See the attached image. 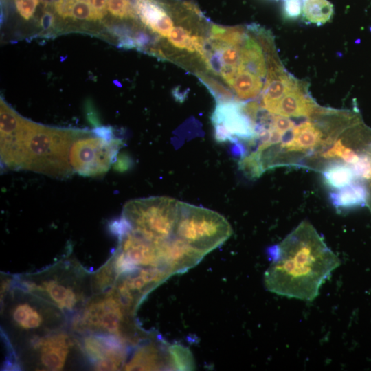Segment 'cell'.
<instances>
[{
    "mask_svg": "<svg viewBox=\"0 0 371 371\" xmlns=\"http://www.w3.org/2000/svg\"><path fill=\"white\" fill-rule=\"evenodd\" d=\"M271 263L264 273L267 289L279 295L312 301L340 265L337 256L315 227L302 221L268 250Z\"/></svg>",
    "mask_w": 371,
    "mask_h": 371,
    "instance_id": "obj_1",
    "label": "cell"
},
{
    "mask_svg": "<svg viewBox=\"0 0 371 371\" xmlns=\"http://www.w3.org/2000/svg\"><path fill=\"white\" fill-rule=\"evenodd\" d=\"M95 295L74 317L71 326L74 330L115 335L129 346L148 339L147 333L135 322V313L122 302L113 287Z\"/></svg>",
    "mask_w": 371,
    "mask_h": 371,
    "instance_id": "obj_3",
    "label": "cell"
},
{
    "mask_svg": "<svg viewBox=\"0 0 371 371\" xmlns=\"http://www.w3.org/2000/svg\"><path fill=\"white\" fill-rule=\"evenodd\" d=\"M28 345L30 356L36 357L37 368L45 370H63L74 350L81 348L77 339L61 330L32 336Z\"/></svg>",
    "mask_w": 371,
    "mask_h": 371,
    "instance_id": "obj_10",
    "label": "cell"
},
{
    "mask_svg": "<svg viewBox=\"0 0 371 371\" xmlns=\"http://www.w3.org/2000/svg\"><path fill=\"white\" fill-rule=\"evenodd\" d=\"M83 355L96 370H117L124 368L128 344L112 335L87 333L80 341Z\"/></svg>",
    "mask_w": 371,
    "mask_h": 371,
    "instance_id": "obj_11",
    "label": "cell"
},
{
    "mask_svg": "<svg viewBox=\"0 0 371 371\" xmlns=\"http://www.w3.org/2000/svg\"><path fill=\"white\" fill-rule=\"evenodd\" d=\"M179 201L155 196L130 201L122 217L128 227L146 238L161 243L174 237Z\"/></svg>",
    "mask_w": 371,
    "mask_h": 371,
    "instance_id": "obj_6",
    "label": "cell"
},
{
    "mask_svg": "<svg viewBox=\"0 0 371 371\" xmlns=\"http://www.w3.org/2000/svg\"><path fill=\"white\" fill-rule=\"evenodd\" d=\"M240 71H248L263 78L267 72L265 60L260 46L250 37H247L241 47Z\"/></svg>",
    "mask_w": 371,
    "mask_h": 371,
    "instance_id": "obj_20",
    "label": "cell"
},
{
    "mask_svg": "<svg viewBox=\"0 0 371 371\" xmlns=\"http://www.w3.org/2000/svg\"><path fill=\"white\" fill-rule=\"evenodd\" d=\"M82 133L45 126L19 116L12 125L1 129V159L14 168L68 176L74 172L71 146Z\"/></svg>",
    "mask_w": 371,
    "mask_h": 371,
    "instance_id": "obj_2",
    "label": "cell"
},
{
    "mask_svg": "<svg viewBox=\"0 0 371 371\" xmlns=\"http://www.w3.org/2000/svg\"><path fill=\"white\" fill-rule=\"evenodd\" d=\"M23 291L19 297H14L8 310V319L14 328L30 333L56 330L49 326L60 321V313L63 312L45 300Z\"/></svg>",
    "mask_w": 371,
    "mask_h": 371,
    "instance_id": "obj_8",
    "label": "cell"
},
{
    "mask_svg": "<svg viewBox=\"0 0 371 371\" xmlns=\"http://www.w3.org/2000/svg\"><path fill=\"white\" fill-rule=\"evenodd\" d=\"M241 100H248L258 95L262 88L261 78L246 71H240L230 86Z\"/></svg>",
    "mask_w": 371,
    "mask_h": 371,
    "instance_id": "obj_22",
    "label": "cell"
},
{
    "mask_svg": "<svg viewBox=\"0 0 371 371\" xmlns=\"http://www.w3.org/2000/svg\"><path fill=\"white\" fill-rule=\"evenodd\" d=\"M232 233L229 222L216 212L179 201L174 236L203 255L223 244Z\"/></svg>",
    "mask_w": 371,
    "mask_h": 371,
    "instance_id": "obj_5",
    "label": "cell"
},
{
    "mask_svg": "<svg viewBox=\"0 0 371 371\" xmlns=\"http://www.w3.org/2000/svg\"><path fill=\"white\" fill-rule=\"evenodd\" d=\"M85 275L69 265L18 280L19 289L53 304L62 312H72L84 305Z\"/></svg>",
    "mask_w": 371,
    "mask_h": 371,
    "instance_id": "obj_4",
    "label": "cell"
},
{
    "mask_svg": "<svg viewBox=\"0 0 371 371\" xmlns=\"http://www.w3.org/2000/svg\"><path fill=\"white\" fill-rule=\"evenodd\" d=\"M295 126V123L288 117L273 115L271 123L268 128H275L283 135L291 131Z\"/></svg>",
    "mask_w": 371,
    "mask_h": 371,
    "instance_id": "obj_31",
    "label": "cell"
},
{
    "mask_svg": "<svg viewBox=\"0 0 371 371\" xmlns=\"http://www.w3.org/2000/svg\"><path fill=\"white\" fill-rule=\"evenodd\" d=\"M239 72L240 69L238 67L223 65L220 70L219 75H221L223 80L231 86L234 78Z\"/></svg>",
    "mask_w": 371,
    "mask_h": 371,
    "instance_id": "obj_33",
    "label": "cell"
},
{
    "mask_svg": "<svg viewBox=\"0 0 371 371\" xmlns=\"http://www.w3.org/2000/svg\"><path fill=\"white\" fill-rule=\"evenodd\" d=\"M171 275L164 268H139L118 278L113 286L122 302L135 313L147 295Z\"/></svg>",
    "mask_w": 371,
    "mask_h": 371,
    "instance_id": "obj_12",
    "label": "cell"
},
{
    "mask_svg": "<svg viewBox=\"0 0 371 371\" xmlns=\"http://www.w3.org/2000/svg\"><path fill=\"white\" fill-rule=\"evenodd\" d=\"M297 87V84L286 74L276 76L274 71H270L263 89V108L273 114L281 98Z\"/></svg>",
    "mask_w": 371,
    "mask_h": 371,
    "instance_id": "obj_16",
    "label": "cell"
},
{
    "mask_svg": "<svg viewBox=\"0 0 371 371\" xmlns=\"http://www.w3.org/2000/svg\"><path fill=\"white\" fill-rule=\"evenodd\" d=\"M56 12L63 18L78 20H99L89 0H58L55 3Z\"/></svg>",
    "mask_w": 371,
    "mask_h": 371,
    "instance_id": "obj_21",
    "label": "cell"
},
{
    "mask_svg": "<svg viewBox=\"0 0 371 371\" xmlns=\"http://www.w3.org/2000/svg\"><path fill=\"white\" fill-rule=\"evenodd\" d=\"M168 39L170 43L178 49H186L190 52H195L190 32L181 26L174 27Z\"/></svg>",
    "mask_w": 371,
    "mask_h": 371,
    "instance_id": "obj_28",
    "label": "cell"
},
{
    "mask_svg": "<svg viewBox=\"0 0 371 371\" xmlns=\"http://www.w3.org/2000/svg\"><path fill=\"white\" fill-rule=\"evenodd\" d=\"M210 37L237 47H242L248 37L240 27H223L213 25Z\"/></svg>",
    "mask_w": 371,
    "mask_h": 371,
    "instance_id": "obj_26",
    "label": "cell"
},
{
    "mask_svg": "<svg viewBox=\"0 0 371 371\" xmlns=\"http://www.w3.org/2000/svg\"><path fill=\"white\" fill-rule=\"evenodd\" d=\"M196 76L211 92L216 103L237 100L229 90L214 78L202 72L196 73Z\"/></svg>",
    "mask_w": 371,
    "mask_h": 371,
    "instance_id": "obj_27",
    "label": "cell"
},
{
    "mask_svg": "<svg viewBox=\"0 0 371 371\" xmlns=\"http://www.w3.org/2000/svg\"><path fill=\"white\" fill-rule=\"evenodd\" d=\"M329 198L335 208L351 209L366 205L368 191L365 184L358 181L330 193Z\"/></svg>",
    "mask_w": 371,
    "mask_h": 371,
    "instance_id": "obj_18",
    "label": "cell"
},
{
    "mask_svg": "<svg viewBox=\"0 0 371 371\" xmlns=\"http://www.w3.org/2000/svg\"><path fill=\"white\" fill-rule=\"evenodd\" d=\"M303 1H306V0H303Z\"/></svg>",
    "mask_w": 371,
    "mask_h": 371,
    "instance_id": "obj_37",
    "label": "cell"
},
{
    "mask_svg": "<svg viewBox=\"0 0 371 371\" xmlns=\"http://www.w3.org/2000/svg\"><path fill=\"white\" fill-rule=\"evenodd\" d=\"M161 267L171 276L183 273L205 256L181 240L172 237L161 243Z\"/></svg>",
    "mask_w": 371,
    "mask_h": 371,
    "instance_id": "obj_13",
    "label": "cell"
},
{
    "mask_svg": "<svg viewBox=\"0 0 371 371\" xmlns=\"http://www.w3.org/2000/svg\"><path fill=\"white\" fill-rule=\"evenodd\" d=\"M107 9L113 16L121 19L137 18L130 0H108Z\"/></svg>",
    "mask_w": 371,
    "mask_h": 371,
    "instance_id": "obj_29",
    "label": "cell"
},
{
    "mask_svg": "<svg viewBox=\"0 0 371 371\" xmlns=\"http://www.w3.org/2000/svg\"><path fill=\"white\" fill-rule=\"evenodd\" d=\"M54 16L49 12H46L42 16L41 19V25L43 30H47L53 25Z\"/></svg>",
    "mask_w": 371,
    "mask_h": 371,
    "instance_id": "obj_36",
    "label": "cell"
},
{
    "mask_svg": "<svg viewBox=\"0 0 371 371\" xmlns=\"http://www.w3.org/2000/svg\"><path fill=\"white\" fill-rule=\"evenodd\" d=\"M136 16L153 32L168 37L173 21L164 4L159 0H135L133 5Z\"/></svg>",
    "mask_w": 371,
    "mask_h": 371,
    "instance_id": "obj_15",
    "label": "cell"
},
{
    "mask_svg": "<svg viewBox=\"0 0 371 371\" xmlns=\"http://www.w3.org/2000/svg\"><path fill=\"white\" fill-rule=\"evenodd\" d=\"M302 0H283V13L286 19H295L302 12Z\"/></svg>",
    "mask_w": 371,
    "mask_h": 371,
    "instance_id": "obj_32",
    "label": "cell"
},
{
    "mask_svg": "<svg viewBox=\"0 0 371 371\" xmlns=\"http://www.w3.org/2000/svg\"><path fill=\"white\" fill-rule=\"evenodd\" d=\"M304 18L313 23L322 25L333 14V5L327 0H306L303 4Z\"/></svg>",
    "mask_w": 371,
    "mask_h": 371,
    "instance_id": "obj_23",
    "label": "cell"
},
{
    "mask_svg": "<svg viewBox=\"0 0 371 371\" xmlns=\"http://www.w3.org/2000/svg\"><path fill=\"white\" fill-rule=\"evenodd\" d=\"M118 280L117 274L111 259L91 278V291L95 295L113 287Z\"/></svg>",
    "mask_w": 371,
    "mask_h": 371,
    "instance_id": "obj_24",
    "label": "cell"
},
{
    "mask_svg": "<svg viewBox=\"0 0 371 371\" xmlns=\"http://www.w3.org/2000/svg\"><path fill=\"white\" fill-rule=\"evenodd\" d=\"M168 345L158 340L144 341L135 350L129 361L126 363L124 370H170Z\"/></svg>",
    "mask_w": 371,
    "mask_h": 371,
    "instance_id": "obj_14",
    "label": "cell"
},
{
    "mask_svg": "<svg viewBox=\"0 0 371 371\" xmlns=\"http://www.w3.org/2000/svg\"><path fill=\"white\" fill-rule=\"evenodd\" d=\"M84 131L74 142L69 161L74 172L98 175L105 172L112 164L121 146V141L93 131Z\"/></svg>",
    "mask_w": 371,
    "mask_h": 371,
    "instance_id": "obj_7",
    "label": "cell"
},
{
    "mask_svg": "<svg viewBox=\"0 0 371 371\" xmlns=\"http://www.w3.org/2000/svg\"><path fill=\"white\" fill-rule=\"evenodd\" d=\"M244 102L238 100L217 103L211 120L214 137L218 142L256 144L254 124L243 111Z\"/></svg>",
    "mask_w": 371,
    "mask_h": 371,
    "instance_id": "obj_9",
    "label": "cell"
},
{
    "mask_svg": "<svg viewBox=\"0 0 371 371\" xmlns=\"http://www.w3.org/2000/svg\"><path fill=\"white\" fill-rule=\"evenodd\" d=\"M322 175L325 183L335 190L341 189L359 181L350 165L341 161L328 162L322 170Z\"/></svg>",
    "mask_w": 371,
    "mask_h": 371,
    "instance_id": "obj_19",
    "label": "cell"
},
{
    "mask_svg": "<svg viewBox=\"0 0 371 371\" xmlns=\"http://www.w3.org/2000/svg\"><path fill=\"white\" fill-rule=\"evenodd\" d=\"M367 148L371 159V139L368 144ZM363 183L365 184L368 191V199L366 205L368 206L371 212V169L368 177Z\"/></svg>",
    "mask_w": 371,
    "mask_h": 371,
    "instance_id": "obj_35",
    "label": "cell"
},
{
    "mask_svg": "<svg viewBox=\"0 0 371 371\" xmlns=\"http://www.w3.org/2000/svg\"><path fill=\"white\" fill-rule=\"evenodd\" d=\"M315 104L299 87L285 94L278 103L273 114L285 117H306L311 115Z\"/></svg>",
    "mask_w": 371,
    "mask_h": 371,
    "instance_id": "obj_17",
    "label": "cell"
},
{
    "mask_svg": "<svg viewBox=\"0 0 371 371\" xmlns=\"http://www.w3.org/2000/svg\"><path fill=\"white\" fill-rule=\"evenodd\" d=\"M170 370H190L195 368L190 351L181 345H168Z\"/></svg>",
    "mask_w": 371,
    "mask_h": 371,
    "instance_id": "obj_25",
    "label": "cell"
},
{
    "mask_svg": "<svg viewBox=\"0 0 371 371\" xmlns=\"http://www.w3.org/2000/svg\"><path fill=\"white\" fill-rule=\"evenodd\" d=\"M89 2L99 20L102 19L108 10V0H89Z\"/></svg>",
    "mask_w": 371,
    "mask_h": 371,
    "instance_id": "obj_34",
    "label": "cell"
},
{
    "mask_svg": "<svg viewBox=\"0 0 371 371\" xmlns=\"http://www.w3.org/2000/svg\"><path fill=\"white\" fill-rule=\"evenodd\" d=\"M16 9L20 15L29 20L34 14L39 0H14Z\"/></svg>",
    "mask_w": 371,
    "mask_h": 371,
    "instance_id": "obj_30",
    "label": "cell"
}]
</instances>
